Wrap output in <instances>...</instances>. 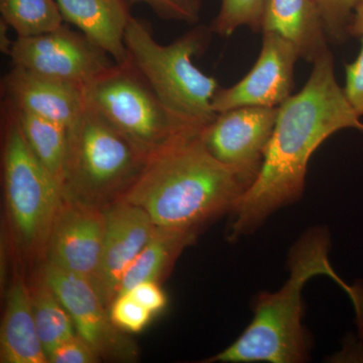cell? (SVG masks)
<instances>
[{
  "instance_id": "obj_29",
  "label": "cell",
  "mask_w": 363,
  "mask_h": 363,
  "mask_svg": "<svg viewBox=\"0 0 363 363\" xmlns=\"http://www.w3.org/2000/svg\"><path fill=\"white\" fill-rule=\"evenodd\" d=\"M348 33L350 38L363 37V0L355 9L350 25L348 26Z\"/></svg>"
},
{
  "instance_id": "obj_27",
  "label": "cell",
  "mask_w": 363,
  "mask_h": 363,
  "mask_svg": "<svg viewBox=\"0 0 363 363\" xmlns=\"http://www.w3.org/2000/svg\"><path fill=\"white\" fill-rule=\"evenodd\" d=\"M357 59L345 65L344 95L358 117L363 116V37Z\"/></svg>"
},
{
  "instance_id": "obj_15",
  "label": "cell",
  "mask_w": 363,
  "mask_h": 363,
  "mask_svg": "<svg viewBox=\"0 0 363 363\" xmlns=\"http://www.w3.org/2000/svg\"><path fill=\"white\" fill-rule=\"evenodd\" d=\"M66 23L75 26L118 65L130 62L124 43L133 14L128 0H57Z\"/></svg>"
},
{
  "instance_id": "obj_7",
  "label": "cell",
  "mask_w": 363,
  "mask_h": 363,
  "mask_svg": "<svg viewBox=\"0 0 363 363\" xmlns=\"http://www.w3.org/2000/svg\"><path fill=\"white\" fill-rule=\"evenodd\" d=\"M85 104L149 157L172 138L194 128L162 104L131 62L84 88Z\"/></svg>"
},
{
  "instance_id": "obj_9",
  "label": "cell",
  "mask_w": 363,
  "mask_h": 363,
  "mask_svg": "<svg viewBox=\"0 0 363 363\" xmlns=\"http://www.w3.org/2000/svg\"><path fill=\"white\" fill-rule=\"evenodd\" d=\"M278 113L279 107L231 109L217 114L200 135L207 150L250 185L262 168Z\"/></svg>"
},
{
  "instance_id": "obj_5",
  "label": "cell",
  "mask_w": 363,
  "mask_h": 363,
  "mask_svg": "<svg viewBox=\"0 0 363 363\" xmlns=\"http://www.w3.org/2000/svg\"><path fill=\"white\" fill-rule=\"evenodd\" d=\"M147 157L85 104L68 128L64 195L95 204L114 200L135 180Z\"/></svg>"
},
{
  "instance_id": "obj_16",
  "label": "cell",
  "mask_w": 363,
  "mask_h": 363,
  "mask_svg": "<svg viewBox=\"0 0 363 363\" xmlns=\"http://www.w3.org/2000/svg\"><path fill=\"white\" fill-rule=\"evenodd\" d=\"M262 33L285 38L309 63L329 51L328 38L315 0H266Z\"/></svg>"
},
{
  "instance_id": "obj_25",
  "label": "cell",
  "mask_w": 363,
  "mask_h": 363,
  "mask_svg": "<svg viewBox=\"0 0 363 363\" xmlns=\"http://www.w3.org/2000/svg\"><path fill=\"white\" fill-rule=\"evenodd\" d=\"M133 6L147 4L164 21H182L195 25L200 20L203 0H128Z\"/></svg>"
},
{
  "instance_id": "obj_28",
  "label": "cell",
  "mask_w": 363,
  "mask_h": 363,
  "mask_svg": "<svg viewBox=\"0 0 363 363\" xmlns=\"http://www.w3.org/2000/svg\"><path fill=\"white\" fill-rule=\"evenodd\" d=\"M128 294L152 314L162 311L167 305L166 294L162 292L157 281H145L135 286Z\"/></svg>"
},
{
  "instance_id": "obj_26",
  "label": "cell",
  "mask_w": 363,
  "mask_h": 363,
  "mask_svg": "<svg viewBox=\"0 0 363 363\" xmlns=\"http://www.w3.org/2000/svg\"><path fill=\"white\" fill-rule=\"evenodd\" d=\"M99 359V355L78 334L60 344L48 355L51 363H95Z\"/></svg>"
},
{
  "instance_id": "obj_18",
  "label": "cell",
  "mask_w": 363,
  "mask_h": 363,
  "mask_svg": "<svg viewBox=\"0 0 363 363\" xmlns=\"http://www.w3.org/2000/svg\"><path fill=\"white\" fill-rule=\"evenodd\" d=\"M195 238L193 231L157 227L149 242L124 272L117 296L130 292L145 281H157Z\"/></svg>"
},
{
  "instance_id": "obj_21",
  "label": "cell",
  "mask_w": 363,
  "mask_h": 363,
  "mask_svg": "<svg viewBox=\"0 0 363 363\" xmlns=\"http://www.w3.org/2000/svg\"><path fill=\"white\" fill-rule=\"evenodd\" d=\"M0 13L20 38L51 33L65 23L57 0H0Z\"/></svg>"
},
{
  "instance_id": "obj_17",
  "label": "cell",
  "mask_w": 363,
  "mask_h": 363,
  "mask_svg": "<svg viewBox=\"0 0 363 363\" xmlns=\"http://www.w3.org/2000/svg\"><path fill=\"white\" fill-rule=\"evenodd\" d=\"M2 363H47L33 317L30 290L23 278L14 279L6 296L0 332Z\"/></svg>"
},
{
  "instance_id": "obj_19",
  "label": "cell",
  "mask_w": 363,
  "mask_h": 363,
  "mask_svg": "<svg viewBox=\"0 0 363 363\" xmlns=\"http://www.w3.org/2000/svg\"><path fill=\"white\" fill-rule=\"evenodd\" d=\"M18 119L23 135L33 155L44 168L63 187L68 152V128L21 109L6 102Z\"/></svg>"
},
{
  "instance_id": "obj_22",
  "label": "cell",
  "mask_w": 363,
  "mask_h": 363,
  "mask_svg": "<svg viewBox=\"0 0 363 363\" xmlns=\"http://www.w3.org/2000/svg\"><path fill=\"white\" fill-rule=\"evenodd\" d=\"M266 0H221V6L210 28L214 35L229 37L241 26L262 32V16Z\"/></svg>"
},
{
  "instance_id": "obj_13",
  "label": "cell",
  "mask_w": 363,
  "mask_h": 363,
  "mask_svg": "<svg viewBox=\"0 0 363 363\" xmlns=\"http://www.w3.org/2000/svg\"><path fill=\"white\" fill-rule=\"evenodd\" d=\"M104 208L105 233L101 264L95 290L108 308L118 294L121 279L156 231L142 208L114 199Z\"/></svg>"
},
{
  "instance_id": "obj_14",
  "label": "cell",
  "mask_w": 363,
  "mask_h": 363,
  "mask_svg": "<svg viewBox=\"0 0 363 363\" xmlns=\"http://www.w3.org/2000/svg\"><path fill=\"white\" fill-rule=\"evenodd\" d=\"M4 102L70 128L85 107L84 88L13 66L1 80Z\"/></svg>"
},
{
  "instance_id": "obj_11",
  "label": "cell",
  "mask_w": 363,
  "mask_h": 363,
  "mask_svg": "<svg viewBox=\"0 0 363 363\" xmlns=\"http://www.w3.org/2000/svg\"><path fill=\"white\" fill-rule=\"evenodd\" d=\"M43 278L65 306L78 335L89 344L100 358L133 359V344L112 322L99 294L88 279L45 262Z\"/></svg>"
},
{
  "instance_id": "obj_2",
  "label": "cell",
  "mask_w": 363,
  "mask_h": 363,
  "mask_svg": "<svg viewBox=\"0 0 363 363\" xmlns=\"http://www.w3.org/2000/svg\"><path fill=\"white\" fill-rule=\"evenodd\" d=\"M200 133H179L150 154L116 199L142 208L157 227L193 233L233 211L250 184L207 150Z\"/></svg>"
},
{
  "instance_id": "obj_4",
  "label": "cell",
  "mask_w": 363,
  "mask_h": 363,
  "mask_svg": "<svg viewBox=\"0 0 363 363\" xmlns=\"http://www.w3.org/2000/svg\"><path fill=\"white\" fill-rule=\"evenodd\" d=\"M210 26H196L169 45L155 40L147 21L130 18L125 35L130 61L149 83L162 104L172 113L197 128L214 121L212 101L220 86L203 73L193 58L206 51L211 42Z\"/></svg>"
},
{
  "instance_id": "obj_30",
  "label": "cell",
  "mask_w": 363,
  "mask_h": 363,
  "mask_svg": "<svg viewBox=\"0 0 363 363\" xmlns=\"http://www.w3.org/2000/svg\"><path fill=\"white\" fill-rule=\"evenodd\" d=\"M9 28L6 21L0 18V51L7 56H9L13 44V40H11L9 33H7Z\"/></svg>"
},
{
  "instance_id": "obj_20",
  "label": "cell",
  "mask_w": 363,
  "mask_h": 363,
  "mask_svg": "<svg viewBox=\"0 0 363 363\" xmlns=\"http://www.w3.org/2000/svg\"><path fill=\"white\" fill-rule=\"evenodd\" d=\"M30 297L38 334L48 357L57 346L76 335L75 323L44 278L30 289Z\"/></svg>"
},
{
  "instance_id": "obj_8",
  "label": "cell",
  "mask_w": 363,
  "mask_h": 363,
  "mask_svg": "<svg viewBox=\"0 0 363 363\" xmlns=\"http://www.w3.org/2000/svg\"><path fill=\"white\" fill-rule=\"evenodd\" d=\"M13 66L85 88L116 62L81 32L64 23L35 37L16 38L9 54Z\"/></svg>"
},
{
  "instance_id": "obj_6",
  "label": "cell",
  "mask_w": 363,
  "mask_h": 363,
  "mask_svg": "<svg viewBox=\"0 0 363 363\" xmlns=\"http://www.w3.org/2000/svg\"><path fill=\"white\" fill-rule=\"evenodd\" d=\"M4 193L14 235L28 255L45 253L55 219L64 199L63 187L28 147L13 111L2 106Z\"/></svg>"
},
{
  "instance_id": "obj_12",
  "label": "cell",
  "mask_w": 363,
  "mask_h": 363,
  "mask_svg": "<svg viewBox=\"0 0 363 363\" xmlns=\"http://www.w3.org/2000/svg\"><path fill=\"white\" fill-rule=\"evenodd\" d=\"M262 35V50L252 70L235 85L217 91L212 101L215 113L240 107H279L292 96L294 71L300 54L278 33Z\"/></svg>"
},
{
  "instance_id": "obj_10",
  "label": "cell",
  "mask_w": 363,
  "mask_h": 363,
  "mask_svg": "<svg viewBox=\"0 0 363 363\" xmlns=\"http://www.w3.org/2000/svg\"><path fill=\"white\" fill-rule=\"evenodd\" d=\"M104 233V209L64 195L45 250L48 264L83 277L95 288Z\"/></svg>"
},
{
  "instance_id": "obj_23",
  "label": "cell",
  "mask_w": 363,
  "mask_h": 363,
  "mask_svg": "<svg viewBox=\"0 0 363 363\" xmlns=\"http://www.w3.org/2000/svg\"><path fill=\"white\" fill-rule=\"evenodd\" d=\"M362 0H315L328 40L333 44H343L350 39L348 26L355 9Z\"/></svg>"
},
{
  "instance_id": "obj_24",
  "label": "cell",
  "mask_w": 363,
  "mask_h": 363,
  "mask_svg": "<svg viewBox=\"0 0 363 363\" xmlns=\"http://www.w3.org/2000/svg\"><path fill=\"white\" fill-rule=\"evenodd\" d=\"M109 314L116 326L131 333L143 330L152 316V313L145 309L128 293L118 295L114 298Z\"/></svg>"
},
{
  "instance_id": "obj_1",
  "label": "cell",
  "mask_w": 363,
  "mask_h": 363,
  "mask_svg": "<svg viewBox=\"0 0 363 363\" xmlns=\"http://www.w3.org/2000/svg\"><path fill=\"white\" fill-rule=\"evenodd\" d=\"M313 65L304 88L279 107L262 168L230 212L231 240L255 233L274 212L302 198L310 159L332 135L347 128L363 135L362 119L336 80L331 52Z\"/></svg>"
},
{
  "instance_id": "obj_3",
  "label": "cell",
  "mask_w": 363,
  "mask_h": 363,
  "mask_svg": "<svg viewBox=\"0 0 363 363\" xmlns=\"http://www.w3.org/2000/svg\"><path fill=\"white\" fill-rule=\"evenodd\" d=\"M330 238L321 227L308 230L296 242L289 257L288 281L278 292L255 298L253 318L230 346L208 362L301 363L308 359L309 339L302 324V291L313 277L325 274L348 293L363 330V291L339 278L329 262Z\"/></svg>"
}]
</instances>
